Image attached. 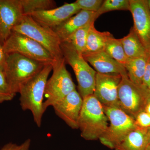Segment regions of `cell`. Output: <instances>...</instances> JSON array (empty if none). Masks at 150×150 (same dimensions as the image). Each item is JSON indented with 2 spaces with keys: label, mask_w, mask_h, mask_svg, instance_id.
<instances>
[{
  "label": "cell",
  "mask_w": 150,
  "mask_h": 150,
  "mask_svg": "<svg viewBox=\"0 0 150 150\" xmlns=\"http://www.w3.org/2000/svg\"><path fill=\"white\" fill-rule=\"evenodd\" d=\"M52 70V65H45L38 74L21 86L18 93L22 109L31 112L34 122L38 127L41 126L46 111L43 108V97L48 76Z\"/></svg>",
  "instance_id": "6da1fadb"
},
{
  "label": "cell",
  "mask_w": 150,
  "mask_h": 150,
  "mask_svg": "<svg viewBox=\"0 0 150 150\" xmlns=\"http://www.w3.org/2000/svg\"><path fill=\"white\" fill-rule=\"evenodd\" d=\"M102 105L93 94L83 98L78 125L81 137L86 140L99 139L108 126Z\"/></svg>",
  "instance_id": "7a4b0ae2"
},
{
  "label": "cell",
  "mask_w": 150,
  "mask_h": 150,
  "mask_svg": "<svg viewBox=\"0 0 150 150\" xmlns=\"http://www.w3.org/2000/svg\"><path fill=\"white\" fill-rule=\"evenodd\" d=\"M46 65L16 53L6 54L4 72L12 89L18 93L23 85L34 77Z\"/></svg>",
  "instance_id": "3957f363"
},
{
  "label": "cell",
  "mask_w": 150,
  "mask_h": 150,
  "mask_svg": "<svg viewBox=\"0 0 150 150\" xmlns=\"http://www.w3.org/2000/svg\"><path fill=\"white\" fill-rule=\"evenodd\" d=\"M65 62L72 67L78 83L79 93L83 99L93 94L97 72L84 59L81 54L69 42L64 41L61 44Z\"/></svg>",
  "instance_id": "277c9868"
},
{
  "label": "cell",
  "mask_w": 150,
  "mask_h": 150,
  "mask_svg": "<svg viewBox=\"0 0 150 150\" xmlns=\"http://www.w3.org/2000/svg\"><path fill=\"white\" fill-rule=\"evenodd\" d=\"M13 32L29 37L40 44L56 60L64 59L61 48V40L53 29L44 27L30 16L24 15L13 28Z\"/></svg>",
  "instance_id": "5b68a950"
},
{
  "label": "cell",
  "mask_w": 150,
  "mask_h": 150,
  "mask_svg": "<svg viewBox=\"0 0 150 150\" xmlns=\"http://www.w3.org/2000/svg\"><path fill=\"white\" fill-rule=\"evenodd\" d=\"M52 67L53 74L47 80L45 87L44 96L46 99L43 102L45 111L49 106H53L76 89L66 68L64 58L55 60Z\"/></svg>",
  "instance_id": "8992f818"
},
{
  "label": "cell",
  "mask_w": 150,
  "mask_h": 150,
  "mask_svg": "<svg viewBox=\"0 0 150 150\" xmlns=\"http://www.w3.org/2000/svg\"><path fill=\"white\" fill-rule=\"evenodd\" d=\"M121 76L118 88L119 108L135 119L140 112L145 111L150 100V90L132 82L127 74Z\"/></svg>",
  "instance_id": "52a82bcc"
},
{
  "label": "cell",
  "mask_w": 150,
  "mask_h": 150,
  "mask_svg": "<svg viewBox=\"0 0 150 150\" xmlns=\"http://www.w3.org/2000/svg\"><path fill=\"white\" fill-rule=\"evenodd\" d=\"M3 48L6 54L16 53L44 65H53L56 60L40 44L18 33L13 32Z\"/></svg>",
  "instance_id": "ba28073f"
},
{
  "label": "cell",
  "mask_w": 150,
  "mask_h": 150,
  "mask_svg": "<svg viewBox=\"0 0 150 150\" xmlns=\"http://www.w3.org/2000/svg\"><path fill=\"white\" fill-rule=\"evenodd\" d=\"M103 106L110 125L108 126L102 138L110 143L114 146H116L127 135L137 127L135 119L129 116L120 108L116 107Z\"/></svg>",
  "instance_id": "9c48e42d"
},
{
  "label": "cell",
  "mask_w": 150,
  "mask_h": 150,
  "mask_svg": "<svg viewBox=\"0 0 150 150\" xmlns=\"http://www.w3.org/2000/svg\"><path fill=\"white\" fill-rule=\"evenodd\" d=\"M122 76L97 72L93 95L103 106L119 108L118 88Z\"/></svg>",
  "instance_id": "30bf717a"
},
{
  "label": "cell",
  "mask_w": 150,
  "mask_h": 150,
  "mask_svg": "<svg viewBox=\"0 0 150 150\" xmlns=\"http://www.w3.org/2000/svg\"><path fill=\"white\" fill-rule=\"evenodd\" d=\"M24 16L21 0H0V44L1 46Z\"/></svg>",
  "instance_id": "8fae6325"
},
{
  "label": "cell",
  "mask_w": 150,
  "mask_h": 150,
  "mask_svg": "<svg viewBox=\"0 0 150 150\" xmlns=\"http://www.w3.org/2000/svg\"><path fill=\"white\" fill-rule=\"evenodd\" d=\"M133 28L149 51L150 48V10L147 0H129Z\"/></svg>",
  "instance_id": "7c38bea8"
},
{
  "label": "cell",
  "mask_w": 150,
  "mask_h": 150,
  "mask_svg": "<svg viewBox=\"0 0 150 150\" xmlns=\"http://www.w3.org/2000/svg\"><path fill=\"white\" fill-rule=\"evenodd\" d=\"M83 103V99L76 89L52 107L58 117L71 129H77Z\"/></svg>",
  "instance_id": "4fadbf2b"
},
{
  "label": "cell",
  "mask_w": 150,
  "mask_h": 150,
  "mask_svg": "<svg viewBox=\"0 0 150 150\" xmlns=\"http://www.w3.org/2000/svg\"><path fill=\"white\" fill-rule=\"evenodd\" d=\"M81 10L74 2L65 4L59 7L49 10L33 13L29 16L40 25L52 29Z\"/></svg>",
  "instance_id": "5bb4252c"
},
{
  "label": "cell",
  "mask_w": 150,
  "mask_h": 150,
  "mask_svg": "<svg viewBox=\"0 0 150 150\" xmlns=\"http://www.w3.org/2000/svg\"><path fill=\"white\" fill-rule=\"evenodd\" d=\"M82 55L84 59L95 68L97 73L105 74H127L123 65L112 59L104 50Z\"/></svg>",
  "instance_id": "9a60e30c"
},
{
  "label": "cell",
  "mask_w": 150,
  "mask_h": 150,
  "mask_svg": "<svg viewBox=\"0 0 150 150\" xmlns=\"http://www.w3.org/2000/svg\"><path fill=\"white\" fill-rule=\"evenodd\" d=\"M94 12L81 10L74 16L52 29L59 36L61 42L66 41L78 30L96 20Z\"/></svg>",
  "instance_id": "2e32d148"
},
{
  "label": "cell",
  "mask_w": 150,
  "mask_h": 150,
  "mask_svg": "<svg viewBox=\"0 0 150 150\" xmlns=\"http://www.w3.org/2000/svg\"><path fill=\"white\" fill-rule=\"evenodd\" d=\"M121 40L128 59L149 57V51L140 40L133 27L130 29L129 34Z\"/></svg>",
  "instance_id": "e0dca14e"
},
{
  "label": "cell",
  "mask_w": 150,
  "mask_h": 150,
  "mask_svg": "<svg viewBox=\"0 0 150 150\" xmlns=\"http://www.w3.org/2000/svg\"><path fill=\"white\" fill-rule=\"evenodd\" d=\"M148 129L139 128L131 131L115 150H145L148 144Z\"/></svg>",
  "instance_id": "ac0fdd59"
},
{
  "label": "cell",
  "mask_w": 150,
  "mask_h": 150,
  "mask_svg": "<svg viewBox=\"0 0 150 150\" xmlns=\"http://www.w3.org/2000/svg\"><path fill=\"white\" fill-rule=\"evenodd\" d=\"M94 23L92 24L89 30L85 48L82 54L96 53L104 50L108 41L113 37L108 31L102 32L98 30L95 28Z\"/></svg>",
  "instance_id": "d6986e66"
},
{
  "label": "cell",
  "mask_w": 150,
  "mask_h": 150,
  "mask_svg": "<svg viewBox=\"0 0 150 150\" xmlns=\"http://www.w3.org/2000/svg\"><path fill=\"white\" fill-rule=\"evenodd\" d=\"M148 57H141L128 59L123 67L126 69L127 76L134 83L142 85Z\"/></svg>",
  "instance_id": "ffe728a7"
},
{
  "label": "cell",
  "mask_w": 150,
  "mask_h": 150,
  "mask_svg": "<svg viewBox=\"0 0 150 150\" xmlns=\"http://www.w3.org/2000/svg\"><path fill=\"white\" fill-rule=\"evenodd\" d=\"M21 2L24 15L57 8L56 2L53 0H21Z\"/></svg>",
  "instance_id": "44dd1931"
},
{
  "label": "cell",
  "mask_w": 150,
  "mask_h": 150,
  "mask_svg": "<svg viewBox=\"0 0 150 150\" xmlns=\"http://www.w3.org/2000/svg\"><path fill=\"white\" fill-rule=\"evenodd\" d=\"M104 50L123 66L129 59L125 54L121 39H116L114 37L110 38L106 43Z\"/></svg>",
  "instance_id": "7402d4cb"
},
{
  "label": "cell",
  "mask_w": 150,
  "mask_h": 150,
  "mask_svg": "<svg viewBox=\"0 0 150 150\" xmlns=\"http://www.w3.org/2000/svg\"><path fill=\"white\" fill-rule=\"evenodd\" d=\"M94 22H91L85 26L81 28L65 41L71 43L78 53L82 54L85 48L89 30L92 24Z\"/></svg>",
  "instance_id": "603a6c76"
},
{
  "label": "cell",
  "mask_w": 150,
  "mask_h": 150,
  "mask_svg": "<svg viewBox=\"0 0 150 150\" xmlns=\"http://www.w3.org/2000/svg\"><path fill=\"white\" fill-rule=\"evenodd\" d=\"M129 1L128 0H105L99 10L96 13V19L102 14L116 10H129Z\"/></svg>",
  "instance_id": "cb8c5ba5"
},
{
  "label": "cell",
  "mask_w": 150,
  "mask_h": 150,
  "mask_svg": "<svg viewBox=\"0 0 150 150\" xmlns=\"http://www.w3.org/2000/svg\"><path fill=\"white\" fill-rule=\"evenodd\" d=\"M16 94L9 84L4 71L0 69V103L10 101Z\"/></svg>",
  "instance_id": "d4e9b609"
},
{
  "label": "cell",
  "mask_w": 150,
  "mask_h": 150,
  "mask_svg": "<svg viewBox=\"0 0 150 150\" xmlns=\"http://www.w3.org/2000/svg\"><path fill=\"white\" fill-rule=\"evenodd\" d=\"M103 2V0H77L75 3L81 10L97 12Z\"/></svg>",
  "instance_id": "484cf974"
},
{
  "label": "cell",
  "mask_w": 150,
  "mask_h": 150,
  "mask_svg": "<svg viewBox=\"0 0 150 150\" xmlns=\"http://www.w3.org/2000/svg\"><path fill=\"white\" fill-rule=\"evenodd\" d=\"M137 127L142 129L150 128V115L145 111L140 112L135 119Z\"/></svg>",
  "instance_id": "4316f807"
},
{
  "label": "cell",
  "mask_w": 150,
  "mask_h": 150,
  "mask_svg": "<svg viewBox=\"0 0 150 150\" xmlns=\"http://www.w3.org/2000/svg\"><path fill=\"white\" fill-rule=\"evenodd\" d=\"M30 144L31 140L28 139L20 145L9 143L4 145L1 150H29Z\"/></svg>",
  "instance_id": "83f0119b"
},
{
  "label": "cell",
  "mask_w": 150,
  "mask_h": 150,
  "mask_svg": "<svg viewBox=\"0 0 150 150\" xmlns=\"http://www.w3.org/2000/svg\"><path fill=\"white\" fill-rule=\"evenodd\" d=\"M142 85L148 89L150 90V56L148 59L144 75L143 78Z\"/></svg>",
  "instance_id": "f1b7e54d"
},
{
  "label": "cell",
  "mask_w": 150,
  "mask_h": 150,
  "mask_svg": "<svg viewBox=\"0 0 150 150\" xmlns=\"http://www.w3.org/2000/svg\"><path fill=\"white\" fill-rule=\"evenodd\" d=\"M6 54L3 49V46L0 44V69L4 71L5 67Z\"/></svg>",
  "instance_id": "f546056e"
},
{
  "label": "cell",
  "mask_w": 150,
  "mask_h": 150,
  "mask_svg": "<svg viewBox=\"0 0 150 150\" xmlns=\"http://www.w3.org/2000/svg\"><path fill=\"white\" fill-rule=\"evenodd\" d=\"M145 111L146 112H147L148 114H149L150 115V100L149 102L146 105V108H145Z\"/></svg>",
  "instance_id": "4dcf8cb0"
},
{
  "label": "cell",
  "mask_w": 150,
  "mask_h": 150,
  "mask_svg": "<svg viewBox=\"0 0 150 150\" xmlns=\"http://www.w3.org/2000/svg\"><path fill=\"white\" fill-rule=\"evenodd\" d=\"M148 142L149 144L150 143V128H148Z\"/></svg>",
  "instance_id": "1f68e13d"
},
{
  "label": "cell",
  "mask_w": 150,
  "mask_h": 150,
  "mask_svg": "<svg viewBox=\"0 0 150 150\" xmlns=\"http://www.w3.org/2000/svg\"><path fill=\"white\" fill-rule=\"evenodd\" d=\"M145 150H150V143L148 144L147 146L146 147Z\"/></svg>",
  "instance_id": "d6a6232c"
},
{
  "label": "cell",
  "mask_w": 150,
  "mask_h": 150,
  "mask_svg": "<svg viewBox=\"0 0 150 150\" xmlns=\"http://www.w3.org/2000/svg\"><path fill=\"white\" fill-rule=\"evenodd\" d=\"M148 6H149V8L150 10V0H148Z\"/></svg>",
  "instance_id": "836d02e7"
},
{
  "label": "cell",
  "mask_w": 150,
  "mask_h": 150,
  "mask_svg": "<svg viewBox=\"0 0 150 150\" xmlns=\"http://www.w3.org/2000/svg\"><path fill=\"white\" fill-rule=\"evenodd\" d=\"M149 55L150 56V48L149 49Z\"/></svg>",
  "instance_id": "e575fe53"
},
{
  "label": "cell",
  "mask_w": 150,
  "mask_h": 150,
  "mask_svg": "<svg viewBox=\"0 0 150 150\" xmlns=\"http://www.w3.org/2000/svg\"></svg>",
  "instance_id": "d590c367"
}]
</instances>
